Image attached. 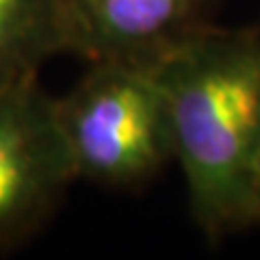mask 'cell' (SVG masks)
I'll return each mask as SVG.
<instances>
[{
    "mask_svg": "<svg viewBox=\"0 0 260 260\" xmlns=\"http://www.w3.org/2000/svg\"><path fill=\"white\" fill-rule=\"evenodd\" d=\"M56 119L76 180L139 189L174 160L165 95L154 68L89 63L63 98Z\"/></svg>",
    "mask_w": 260,
    "mask_h": 260,
    "instance_id": "cell-2",
    "label": "cell"
},
{
    "mask_svg": "<svg viewBox=\"0 0 260 260\" xmlns=\"http://www.w3.org/2000/svg\"><path fill=\"white\" fill-rule=\"evenodd\" d=\"M195 225L208 241L254 225L260 143V26L210 24L156 68Z\"/></svg>",
    "mask_w": 260,
    "mask_h": 260,
    "instance_id": "cell-1",
    "label": "cell"
},
{
    "mask_svg": "<svg viewBox=\"0 0 260 260\" xmlns=\"http://www.w3.org/2000/svg\"><path fill=\"white\" fill-rule=\"evenodd\" d=\"M74 182L54 98L37 76L0 85V251L35 234Z\"/></svg>",
    "mask_w": 260,
    "mask_h": 260,
    "instance_id": "cell-3",
    "label": "cell"
},
{
    "mask_svg": "<svg viewBox=\"0 0 260 260\" xmlns=\"http://www.w3.org/2000/svg\"><path fill=\"white\" fill-rule=\"evenodd\" d=\"M215 15L217 0H61L63 54L156 68Z\"/></svg>",
    "mask_w": 260,
    "mask_h": 260,
    "instance_id": "cell-4",
    "label": "cell"
},
{
    "mask_svg": "<svg viewBox=\"0 0 260 260\" xmlns=\"http://www.w3.org/2000/svg\"><path fill=\"white\" fill-rule=\"evenodd\" d=\"M63 54L61 0H0V85L39 76Z\"/></svg>",
    "mask_w": 260,
    "mask_h": 260,
    "instance_id": "cell-5",
    "label": "cell"
},
{
    "mask_svg": "<svg viewBox=\"0 0 260 260\" xmlns=\"http://www.w3.org/2000/svg\"><path fill=\"white\" fill-rule=\"evenodd\" d=\"M251 215H254V225L260 223V143L254 158V169H251Z\"/></svg>",
    "mask_w": 260,
    "mask_h": 260,
    "instance_id": "cell-6",
    "label": "cell"
}]
</instances>
